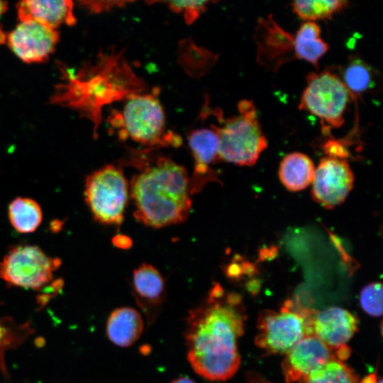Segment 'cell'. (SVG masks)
<instances>
[{
	"mask_svg": "<svg viewBox=\"0 0 383 383\" xmlns=\"http://www.w3.org/2000/svg\"><path fill=\"white\" fill-rule=\"evenodd\" d=\"M240 295L214 283L207 296L188 312L184 339L194 372L209 381L231 378L240 365L237 340L243 334Z\"/></svg>",
	"mask_w": 383,
	"mask_h": 383,
	"instance_id": "cell-1",
	"label": "cell"
},
{
	"mask_svg": "<svg viewBox=\"0 0 383 383\" xmlns=\"http://www.w3.org/2000/svg\"><path fill=\"white\" fill-rule=\"evenodd\" d=\"M136 165L138 171L128 184L135 218L155 228L185 221L192 208L186 169L164 156Z\"/></svg>",
	"mask_w": 383,
	"mask_h": 383,
	"instance_id": "cell-2",
	"label": "cell"
},
{
	"mask_svg": "<svg viewBox=\"0 0 383 383\" xmlns=\"http://www.w3.org/2000/svg\"><path fill=\"white\" fill-rule=\"evenodd\" d=\"M238 114L227 118L221 126H212L219 140L220 160L240 166H252L267 148L256 107L252 101L238 104Z\"/></svg>",
	"mask_w": 383,
	"mask_h": 383,
	"instance_id": "cell-3",
	"label": "cell"
},
{
	"mask_svg": "<svg viewBox=\"0 0 383 383\" xmlns=\"http://www.w3.org/2000/svg\"><path fill=\"white\" fill-rule=\"evenodd\" d=\"M129 197V184L121 167L105 165L85 180L84 199L94 219L104 225L120 226Z\"/></svg>",
	"mask_w": 383,
	"mask_h": 383,
	"instance_id": "cell-4",
	"label": "cell"
},
{
	"mask_svg": "<svg viewBox=\"0 0 383 383\" xmlns=\"http://www.w3.org/2000/svg\"><path fill=\"white\" fill-rule=\"evenodd\" d=\"M307 85L301 95L299 109L317 117L322 131L340 127L352 96L340 76L329 70L311 72L306 76Z\"/></svg>",
	"mask_w": 383,
	"mask_h": 383,
	"instance_id": "cell-5",
	"label": "cell"
},
{
	"mask_svg": "<svg viewBox=\"0 0 383 383\" xmlns=\"http://www.w3.org/2000/svg\"><path fill=\"white\" fill-rule=\"evenodd\" d=\"M307 308L295 309L286 301L279 311L264 310L257 321L255 345L268 355L286 354L298 341L311 335Z\"/></svg>",
	"mask_w": 383,
	"mask_h": 383,
	"instance_id": "cell-6",
	"label": "cell"
},
{
	"mask_svg": "<svg viewBox=\"0 0 383 383\" xmlns=\"http://www.w3.org/2000/svg\"><path fill=\"white\" fill-rule=\"evenodd\" d=\"M122 136L149 146L181 144L178 135L165 133V115L157 98L151 94H136L126 102L122 114Z\"/></svg>",
	"mask_w": 383,
	"mask_h": 383,
	"instance_id": "cell-7",
	"label": "cell"
},
{
	"mask_svg": "<svg viewBox=\"0 0 383 383\" xmlns=\"http://www.w3.org/2000/svg\"><path fill=\"white\" fill-rule=\"evenodd\" d=\"M61 260L47 255L34 245L13 246L0 260V278L7 284L40 290L49 284Z\"/></svg>",
	"mask_w": 383,
	"mask_h": 383,
	"instance_id": "cell-8",
	"label": "cell"
},
{
	"mask_svg": "<svg viewBox=\"0 0 383 383\" xmlns=\"http://www.w3.org/2000/svg\"><path fill=\"white\" fill-rule=\"evenodd\" d=\"M353 183L354 175L347 160L326 156L315 169L311 196L325 209H332L344 202Z\"/></svg>",
	"mask_w": 383,
	"mask_h": 383,
	"instance_id": "cell-9",
	"label": "cell"
},
{
	"mask_svg": "<svg viewBox=\"0 0 383 383\" xmlns=\"http://www.w3.org/2000/svg\"><path fill=\"white\" fill-rule=\"evenodd\" d=\"M8 46L22 61L42 62L54 52L59 33L37 21L21 23L6 37Z\"/></svg>",
	"mask_w": 383,
	"mask_h": 383,
	"instance_id": "cell-10",
	"label": "cell"
},
{
	"mask_svg": "<svg viewBox=\"0 0 383 383\" xmlns=\"http://www.w3.org/2000/svg\"><path fill=\"white\" fill-rule=\"evenodd\" d=\"M281 367L286 383H294L336 359L324 343L313 335L298 341L286 354Z\"/></svg>",
	"mask_w": 383,
	"mask_h": 383,
	"instance_id": "cell-11",
	"label": "cell"
},
{
	"mask_svg": "<svg viewBox=\"0 0 383 383\" xmlns=\"http://www.w3.org/2000/svg\"><path fill=\"white\" fill-rule=\"evenodd\" d=\"M188 144L194 160V170L189 177L192 195L199 193L210 182H218L211 167L219 158V140L215 129L201 128L192 131Z\"/></svg>",
	"mask_w": 383,
	"mask_h": 383,
	"instance_id": "cell-12",
	"label": "cell"
},
{
	"mask_svg": "<svg viewBox=\"0 0 383 383\" xmlns=\"http://www.w3.org/2000/svg\"><path fill=\"white\" fill-rule=\"evenodd\" d=\"M356 317L348 310L331 306L311 310L309 326L315 335L329 348H338L348 342L358 330Z\"/></svg>",
	"mask_w": 383,
	"mask_h": 383,
	"instance_id": "cell-13",
	"label": "cell"
},
{
	"mask_svg": "<svg viewBox=\"0 0 383 383\" xmlns=\"http://www.w3.org/2000/svg\"><path fill=\"white\" fill-rule=\"evenodd\" d=\"M132 290L135 302L144 313L149 326L162 311L166 296L165 280L153 265L143 263L133 270Z\"/></svg>",
	"mask_w": 383,
	"mask_h": 383,
	"instance_id": "cell-14",
	"label": "cell"
},
{
	"mask_svg": "<svg viewBox=\"0 0 383 383\" xmlns=\"http://www.w3.org/2000/svg\"><path fill=\"white\" fill-rule=\"evenodd\" d=\"M257 28V57L260 62L275 70L282 63L295 58L294 35L280 28L271 16L267 20H262Z\"/></svg>",
	"mask_w": 383,
	"mask_h": 383,
	"instance_id": "cell-15",
	"label": "cell"
},
{
	"mask_svg": "<svg viewBox=\"0 0 383 383\" xmlns=\"http://www.w3.org/2000/svg\"><path fill=\"white\" fill-rule=\"evenodd\" d=\"M21 21L32 20L52 29L62 24L73 25L76 18L70 0H27L16 5Z\"/></svg>",
	"mask_w": 383,
	"mask_h": 383,
	"instance_id": "cell-16",
	"label": "cell"
},
{
	"mask_svg": "<svg viewBox=\"0 0 383 383\" xmlns=\"http://www.w3.org/2000/svg\"><path fill=\"white\" fill-rule=\"evenodd\" d=\"M144 322L134 308L122 306L114 309L108 317L106 332L116 345L126 348L132 345L141 336Z\"/></svg>",
	"mask_w": 383,
	"mask_h": 383,
	"instance_id": "cell-17",
	"label": "cell"
},
{
	"mask_svg": "<svg viewBox=\"0 0 383 383\" xmlns=\"http://www.w3.org/2000/svg\"><path fill=\"white\" fill-rule=\"evenodd\" d=\"M314 165L311 158L301 152H292L281 161L279 177L283 185L291 192L308 187L313 182Z\"/></svg>",
	"mask_w": 383,
	"mask_h": 383,
	"instance_id": "cell-18",
	"label": "cell"
},
{
	"mask_svg": "<svg viewBox=\"0 0 383 383\" xmlns=\"http://www.w3.org/2000/svg\"><path fill=\"white\" fill-rule=\"evenodd\" d=\"M295 58L318 67L319 60L328 52V45L321 37L320 26L315 22L302 23L294 35Z\"/></svg>",
	"mask_w": 383,
	"mask_h": 383,
	"instance_id": "cell-19",
	"label": "cell"
},
{
	"mask_svg": "<svg viewBox=\"0 0 383 383\" xmlns=\"http://www.w3.org/2000/svg\"><path fill=\"white\" fill-rule=\"evenodd\" d=\"M352 99L372 91L377 86V72L358 57H351L340 77Z\"/></svg>",
	"mask_w": 383,
	"mask_h": 383,
	"instance_id": "cell-20",
	"label": "cell"
},
{
	"mask_svg": "<svg viewBox=\"0 0 383 383\" xmlns=\"http://www.w3.org/2000/svg\"><path fill=\"white\" fill-rule=\"evenodd\" d=\"M8 216L13 228L21 233L36 231L43 221V213L38 203L27 197L15 198L9 206Z\"/></svg>",
	"mask_w": 383,
	"mask_h": 383,
	"instance_id": "cell-21",
	"label": "cell"
},
{
	"mask_svg": "<svg viewBox=\"0 0 383 383\" xmlns=\"http://www.w3.org/2000/svg\"><path fill=\"white\" fill-rule=\"evenodd\" d=\"M298 383H360V380L350 367L336 358L301 378Z\"/></svg>",
	"mask_w": 383,
	"mask_h": 383,
	"instance_id": "cell-22",
	"label": "cell"
},
{
	"mask_svg": "<svg viewBox=\"0 0 383 383\" xmlns=\"http://www.w3.org/2000/svg\"><path fill=\"white\" fill-rule=\"evenodd\" d=\"M348 6V2L343 0H304L292 3L293 11L306 22L329 19Z\"/></svg>",
	"mask_w": 383,
	"mask_h": 383,
	"instance_id": "cell-23",
	"label": "cell"
},
{
	"mask_svg": "<svg viewBox=\"0 0 383 383\" xmlns=\"http://www.w3.org/2000/svg\"><path fill=\"white\" fill-rule=\"evenodd\" d=\"M28 324L17 325L13 320L0 317V370L6 374L4 353L6 350L21 344L30 334Z\"/></svg>",
	"mask_w": 383,
	"mask_h": 383,
	"instance_id": "cell-24",
	"label": "cell"
},
{
	"mask_svg": "<svg viewBox=\"0 0 383 383\" xmlns=\"http://www.w3.org/2000/svg\"><path fill=\"white\" fill-rule=\"evenodd\" d=\"M360 303L365 312L374 317L382 314V284L372 282L362 288L360 294Z\"/></svg>",
	"mask_w": 383,
	"mask_h": 383,
	"instance_id": "cell-25",
	"label": "cell"
},
{
	"mask_svg": "<svg viewBox=\"0 0 383 383\" xmlns=\"http://www.w3.org/2000/svg\"><path fill=\"white\" fill-rule=\"evenodd\" d=\"M172 11L182 13L188 23H194L209 3L207 1H171L165 2Z\"/></svg>",
	"mask_w": 383,
	"mask_h": 383,
	"instance_id": "cell-26",
	"label": "cell"
},
{
	"mask_svg": "<svg viewBox=\"0 0 383 383\" xmlns=\"http://www.w3.org/2000/svg\"><path fill=\"white\" fill-rule=\"evenodd\" d=\"M323 149L326 156L338 159L346 160L350 156V152L345 143L336 140H328L323 145Z\"/></svg>",
	"mask_w": 383,
	"mask_h": 383,
	"instance_id": "cell-27",
	"label": "cell"
},
{
	"mask_svg": "<svg viewBox=\"0 0 383 383\" xmlns=\"http://www.w3.org/2000/svg\"><path fill=\"white\" fill-rule=\"evenodd\" d=\"M122 1H81L82 5L92 12H100L109 9L112 6H116Z\"/></svg>",
	"mask_w": 383,
	"mask_h": 383,
	"instance_id": "cell-28",
	"label": "cell"
},
{
	"mask_svg": "<svg viewBox=\"0 0 383 383\" xmlns=\"http://www.w3.org/2000/svg\"><path fill=\"white\" fill-rule=\"evenodd\" d=\"M112 243L118 248L127 250L133 245L132 239L123 234H117L112 238Z\"/></svg>",
	"mask_w": 383,
	"mask_h": 383,
	"instance_id": "cell-29",
	"label": "cell"
},
{
	"mask_svg": "<svg viewBox=\"0 0 383 383\" xmlns=\"http://www.w3.org/2000/svg\"><path fill=\"white\" fill-rule=\"evenodd\" d=\"M350 353V348L347 347L345 345L338 348V350L337 353L338 358V360H345L347 357H349Z\"/></svg>",
	"mask_w": 383,
	"mask_h": 383,
	"instance_id": "cell-30",
	"label": "cell"
},
{
	"mask_svg": "<svg viewBox=\"0 0 383 383\" xmlns=\"http://www.w3.org/2000/svg\"><path fill=\"white\" fill-rule=\"evenodd\" d=\"M170 383H196L194 380L190 377L186 376H182L173 379Z\"/></svg>",
	"mask_w": 383,
	"mask_h": 383,
	"instance_id": "cell-31",
	"label": "cell"
},
{
	"mask_svg": "<svg viewBox=\"0 0 383 383\" xmlns=\"http://www.w3.org/2000/svg\"><path fill=\"white\" fill-rule=\"evenodd\" d=\"M377 377L375 374H370L360 380V383H377Z\"/></svg>",
	"mask_w": 383,
	"mask_h": 383,
	"instance_id": "cell-32",
	"label": "cell"
},
{
	"mask_svg": "<svg viewBox=\"0 0 383 383\" xmlns=\"http://www.w3.org/2000/svg\"><path fill=\"white\" fill-rule=\"evenodd\" d=\"M7 6L8 4L6 1H0V17L7 10Z\"/></svg>",
	"mask_w": 383,
	"mask_h": 383,
	"instance_id": "cell-33",
	"label": "cell"
},
{
	"mask_svg": "<svg viewBox=\"0 0 383 383\" xmlns=\"http://www.w3.org/2000/svg\"><path fill=\"white\" fill-rule=\"evenodd\" d=\"M377 383H382V379H379V381H377Z\"/></svg>",
	"mask_w": 383,
	"mask_h": 383,
	"instance_id": "cell-34",
	"label": "cell"
}]
</instances>
